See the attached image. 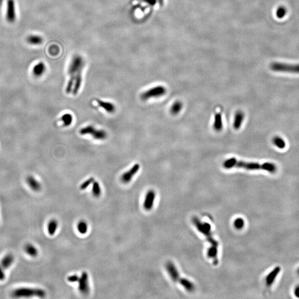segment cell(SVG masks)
Instances as JSON below:
<instances>
[{
  "label": "cell",
  "mask_w": 299,
  "mask_h": 299,
  "mask_svg": "<svg viewBox=\"0 0 299 299\" xmlns=\"http://www.w3.org/2000/svg\"><path fill=\"white\" fill-rule=\"evenodd\" d=\"M165 267L166 271L172 281L181 285L182 281H184V278H181L180 274L175 264L171 261H169L166 263Z\"/></svg>",
  "instance_id": "obj_7"
},
{
  "label": "cell",
  "mask_w": 299,
  "mask_h": 299,
  "mask_svg": "<svg viewBox=\"0 0 299 299\" xmlns=\"http://www.w3.org/2000/svg\"><path fill=\"white\" fill-rule=\"evenodd\" d=\"M281 271V268L280 267H276L267 275L265 278V285L267 287L270 288L272 286L274 283L279 273Z\"/></svg>",
  "instance_id": "obj_12"
},
{
  "label": "cell",
  "mask_w": 299,
  "mask_h": 299,
  "mask_svg": "<svg viewBox=\"0 0 299 299\" xmlns=\"http://www.w3.org/2000/svg\"><path fill=\"white\" fill-rule=\"evenodd\" d=\"M43 41V39L42 37L37 35H31L28 36L27 38V43L33 46L41 45Z\"/></svg>",
  "instance_id": "obj_21"
},
{
  "label": "cell",
  "mask_w": 299,
  "mask_h": 299,
  "mask_svg": "<svg viewBox=\"0 0 299 299\" xmlns=\"http://www.w3.org/2000/svg\"><path fill=\"white\" fill-rule=\"evenodd\" d=\"M92 186V193L93 195L95 197H99L101 194V189L100 184L98 181H94L93 182Z\"/></svg>",
  "instance_id": "obj_27"
},
{
  "label": "cell",
  "mask_w": 299,
  "mask_h": 299,
  "mask_svg": "<svg viewBox=\"0 0 299 299\" xmlns=\"http://www.w3.org/2000/svg\"><path fill=\"white\" fill-rule=\"evenodd\" d=\"M26 182L27 184L33 191L37 192L41 190V184L32 176H28L26 178Z\"/></svg>",
  "instance_id": "obj_16"
},
{
  "label": "cell",
  "mask_w": 299,
  "mask_h": 299,
  "mask_svg": "<svg viewBox=\"0 0 299 299\" xmlns=\"http://www.w3.org/2000/svg\"><path fill=\"white\" fill-rule=\"evenodd\" d=\"M14 261V257L12 254H9L5 256L1 261L0 266L3 268V269L6 270L11 266L13 262Z\"/></svg>",
  "instance_id": "obj_18"
},
{
  "label": "cell",
  "mask_w": 299,
  "mask_h": 299,
  "mask_svg": "<svg viewBox=\"0 0 299 299\" xmlns=\"http://www.w3.org/2000/svg\"><path fill=\"white\" fill-rule=\"evenodd\" d=\"M287 13V9L285 6H279L276 11V16L277 18L282 19L284 18Z\"/></svg>",
  "instance_id": "obj_29"
},
{
  "label": "cell",
  "mask_w": 299,
  "mask_h": 299,
  "mask_svg": "<svg viewBox=\"0 0 299 299\" xmlns=\"http://www.w3.org/2000/svg\"><path fill=\"white\" fill-rule=\"evenodd\" d=\"M96 101L97 102L98 105L103 108L104 110L110 114H113L115 111L116 107L115 105L109 101L101 100L100 99H97Z\"/></svg>",
  "instance_id": "obj_14"
},
{
  "label": "cell",
  "mask_w": 299,
  "mask_h": 299,
  "mask_svg": "<svg viewBox=\"0 0 299 299\" xmlns=\"http://www.w3.org/2000/svg\"><path fill=\"white\" fill-rule=\"evenodd\" d=\"M77 229L80 234H86L88 230V225L87 223L84 221H80L78 223Z\"/></svg>",
  "instance_id": "obj_28"
},
{
  "label": "cell",
  "mask_w": 299,
  "mask_h": 299,
  "mask_svg": "<svg viewBox=\"0 0 299 299\" xmlns=\"http://www.w3.org/2000/svg\"><path fill=\"white\" fill-rule=\"evenodd\" d=\"M225 169L240 168L247 170H264L270 173H275L277 171L275 164L272 162L259 163L258 162H249L237 160L235 158H231L224 161L223 164Z\"/></svg>",
  "instance_id": "obj_2"
},
{
  "label": "cell",
  "mask_w": 299,
  "mask_h": 299,
  "mask_svg": "<svg viewBox=\"0 0 299 299\" xmlns=\"http://www.w3.org/2000/svg\"><path fill=\"white\" fill-rule=\"evenodd\" d=\"M270 69L276 72H286L299 74V64H287L285 63L273 62L270 64Z\"/></svg>",
  "instance_id": "obj_5"
},
{
  "label": "cell",
  "mask_w": 299,
  "mask_h": 299,
  "mask_svg": "<svg viewBox=\"0 0 299 299\" xmlns=\"http://www.w3.org/2000/svg\"><path fill=\"white\" fill-rule=\"evenodd\" d=\"M78 283V289L83 295H88L89 293V275L86 272H83L79 277Z\"/></svg>",
  "instance_id": "obj_8"
},
{
  "label": "cell",
  "mask_w": 299,
  "mask_h": 299,
  "mask_svg": "<svg viewBox=\"0 0 299 299\" xmlns=\"http://www.w3.org/2000/svg\"><path fill=\"white\" fill-rule=\"evenodd\" d=\"M156 196V194L154 190H150L147 192L143 203V206L145 210L149 211L153 208Z\"/></svg>",
  "instance_id": "obj_10"
},
{
  "label": "cell",
  "mask_w": 299,
  "mask_h": 299,
  "mask_svg": "<svg viewBox=\"0 0 299 299\" xmlns=\"http://www.w3.org/2000/svg\"><path fill=\"white\" fill-rule=\"evenodd\" d=\"M272 142L278 148L280 149H284L286 147V142L284 140L282 139L281 137L276 136L273 137Z\"/></svg>",
  "instance_id": "obj_26"
},
{
  "label": "cell",
  "mask_w": 299,
  "mask_h": 299,
  "mask_svg": "<svg viewBox=\"0 0 299 299\" xmlns=\"http://www.w3.org/2000/svg\"><path fill=\"white\" fill-rule=\"evenodd\" d=\"M92 136L94 139L97 140H105L108 137V133L106 131L104 130L103 129H97L95 128L94 130L93 131L92 135Z\"/></svg>",
  "instance_id": "obj_19"
},
{
  "label": "cell",
  "mask_w": 299,
  "mask_h": 299,
  "mask_svg": "<svg viewBox=\"0 0 299 299\" xmlns=\"http://www.w3.org/2000/svg\"><path fill=\"white\" fill-rule=\"evenodd\" d=\"M5 274L4 272V269L0 266V281H2L5 279Z\"/></svg>",
  "instance_id": "obj_34"
},
{
  "label": "cell",
  "mask_w": 299,
  "mask_h": 299,
  "mask_svg": "<svg viewBox=\"0 0 299 299\" xmlns=\"http://www.w3.org/2000/svg\"><path fill=\"white\" fill-rule=\"evenodd\" d=\"M182 108H183L182 103L180 101H176L172 104V106L171 107L170 111L172 115H175L181 111Z\"/></svg>",
  "instance_id": "obj_24"
},
{
  "label": "cell",
  "mask_w": 299,
  "mask_h": 299,
  "mask_svg": "<svg viewBox=\"0 0 299 299\" xmlns=\"http://www.w3.org/2000/svg\"><path fill=\"white\" fill-rule=\"evenodd\" d=\"M6 20L9 23L15 22L16 18V6L14 0H8L6 8Z\"/></svg>",
  "instance_id": "obj_11"
},
{
  "label": "cell",
  "mask_w": 299,
  "mask_h": 299,
  "mask_svg": "<svg viewBox=\"0 0 299 299\" xmlns=\"http://www.w3.org/2000/svg\"><path fill=\"white\" fill-rule=\"evenodd\" d=\"M95 129V127L93 125H88L86 127L82 128L79 130V133L81 135H91Z\"/></svg>",
  "instance_id": "obj_30"
},
{
  "label": "cell",
  "mask_w": 299,
  "mask_h": 299,
  "mask_svg": "<svg viewBox=\"0 0 299 299\" xmlns=\"http://www.w3.org/2000/svg\"><path fill=\"white\" fill-rule=\"evenodd\" d=\"M208 258L212 261L214 265H217L218 264V247L210 246L207 251Z\"/></svg>",
  "instance_id": "obj_13"
},
{
  "label": "cell",
  "mask_w": 299,
  "mask_h": 299,
  "mask_svg": "<svg viewBox=\"0 0 299 299\" xmlns=\"http://www.w3.org/2000/svg\"><path fill=\"white\" fill-rule=\"evenodd\" d=\"M79 279V276L74 274V275L69 276L67 278V280L70 283H75L78 281Z\"/></svg>",
  "instance_id": "obj_33"
},
{
  "label": "cell",
  "mask_w": 299,
  "mask_h": 299,
  "mask_svg": "<svg viewBox=\"0 0 299 299\" xmlns=\"http://www.w3.org/2000/svg\"><path fill=\"white\" fill-rule=\"evenodd\" d=\"M244 114L241 110L237 111L235 113L233 122V127L235 130L240 129L243 123V120L244 119Z\"/></svg>",
  "instance_id": "obj_17"
},
{
  "label": "cell",
  "mask_w": 299,
  "mask_h": 299,
  "mask_svg": "<svg viewBox=\"0 0 299 299\" xmlns=\"http://www.w3.org/2000/svg\"><path fill=\"white\" fill-rule=\"evenodd\" d=\"M192 222L197 230L206 238L210 246L218 247V242L213 237L212 227L209 223L203 222L197 217H193Z\"/></svg>",
  "instance_id": "obj_3"
},
{
  "label": "cell",
  "mask_w": 299,
  "mask_h": 299,
  "mask_svg": "<svg viewBox=\"0 0 299 299\" xmlns=\"http://www.w3.org/2000/svg\"><path fill=\"white\" fill-rule=\"evenodd\" d=\"M45 290L39 288L32 287H20L16 289L13 292L12 295L16 297H30L37 296L39 297H45L46 296Z\"/></svg>",
  "instance_id": "obj_4"
},
{
  "label": "cell",
  "mask_w": 299,
  "mask_h": 299,
  "mask_svg": "<svg viewBox=\"0 0 299 299\" xmlns=\"http://www.w3.org/2000/svg\"><path fill=\"white\" fill-rule=\"evenodd\" d=\"M24 250L27 254L32 257H36L38 254V250L31 244H27L24 247Z\"/></svg>",
  "instance_id": "obj_23"
},
{
  "label": "cell",
  "mask_w": 299,
  "mask_h": 299,
  "mask_svg": "<svg viewBox=\"0 0 299 299\" xmlns=\"http://www.w3.org/2000/svg\"><path fill=\"white\" fill-rule=\"evenodd\" d=\"M85 66L83 57L76 54L72 57L68 67L69 80L67 84L65 92L69 94L73 92V95H77L82 83V73Z\"/></svg>",
  "instance_id": "obj_1"
},
{
  "label": "cell",
  "mask_w": 299,
  "mask_h": 299,
  "mask_svg": "<svg viewBox=\"0 0 299 299\" xmlns=\"http://www.w3.org/2000/svg\"><path fill=\"white\" fill-rule=\"evenodd\" d=\"M223 126L222 114L220 113H216L214 116L213 129L217 132H219L222 130Z\"/></svg>",
  "instance_id": "obj_20"
},
{
  "label": "cell",
  "mask_w": 299,
  "mask_h": 299,
  "mask_svg": "<svg viewBox=\"0 0 299 299\" xmlns=\"http://www.w3.org/2000/svg\"><path fill=\"white\" fill-rule=\"evenodd\" d=\"M146 2L148 3L150 5L153 6L156 3V0H146Z\"/></svg>",
  "instance_id": "obj_35"
},
{
  "label": "cell",
  "mask_w": 299,
  "mask_h": 299,
  "mask_svg": "<svg viewBox=\"0 0 299 299\" xmlns=\"http://www.w3.org/2000/svg\"><path fill=\"white\" fill-rule=\"evenodd\" d=\"M233 225L235 229H237L238 230H241L244 227L245 225L244 220L242 218H239V217L237 218L234 219Z\"/></svg>",
  "instance_id": "obj_31"
},
{
  "label": "cell",
  "mask_w": 299,
  "mask_h": 299,
  "mask_svg": "<svg viewBox=\"0 0 299 299\" xmlns=\"http://www.w3.org/2000/svg\"><path fill=\"white\" fill-rule=\"evenodd\" d=\"M58 227V223L55 219H52L48 222L47 225V231L48 234L50 235H53L56 233Z\"/></svg>",
  "instance_id": "obj_22"
},
{
  "label": "cell",
  "mask_w": 299,
  "mask_h": 299,
  "mask_svg": "<svg viewBox=\"0 0 299 299\" xmlns=\"http://www.w3.org/2000/svg\"><path fill=\"white\" fill-rule=\"evenodd\" d=\"M140 166L139 163H135L126 172H124L121 176V181L125 184L130 183L133 178L139 171Z\"/></svg>",
  "instance_id": "obj_9"
},
{
  "label": "cell",
  "mask_w": 299,
  "mask_h": 299,
  "mask_svg": "<svg viewBox=\"0 0 299 299\" xmlns=\"http://www.w3.org/2000/svg\"><path fill=\"white\" fill-rule=\"evenodd\" d=\"M61 120L63 122V125L65 127H68L72 124L73 121V117L71 114L66 113L63 115L61 117Z\"/></svg>",
  "instance_id": "obj_25"
},
{
  "label": "cell",
  "mask_w": 299,
  "mask_h": 299,
  "mask_svg": "<svg viewBox=\"0 0 299 299\" xmlns=\"http://www.w3.org/2000/svg\"><path fill=\"white\" fill-rule=\"evenodd\" d=\"M46 71V65L45 63L42 62L36 63L33 66L32 69V73L36 77H41L45 74Z\"/></svg>",
  "instance_id": "obj_15"
},
{
  "label": "cell",
  "mask_w": 299,
  "mask_h": 299,
  "mask_svg": "<svg viewBox=\"0 0 299 299\" xmlns=\"http://www.w3.org/2000/svg\"><path fill=\"white\" fill-rule=\"evenodd\" d=\"M94 181H95L94 178H89L88 180H86V181H84V182L81 184V185L80 186V190H86L91 184H93V182Z\"/></svg>",
  "instance_id": "obj_32"
},
{
  "label": "cell",
  "mask_w": 299,
  "mask_h": 299,
  "mask_svg": "<svg viewBox=\"0 0 299 299\" xmlns=\"http://www.w3.org/2000/svg\"><path fill=\"white\" fill-rule=\"evenodd\" d=\"M294 294L297 297L299 298V286H297L294 290Z\"/></svg>",
  "instance_id": "obj_36"
},
{
  "label": "cell",
  "mask_w": 299,
  "mask_h": 299,
  "mask_svg": "<svg viewBox=\"0 0 299 299\" xmlns=\"http://www.w3.org/2000/svg\"><path fill=\"white\" fill-rule=\"evenodd\" d=\"M167 89L162 86H157L146 90L140 95L141 99L143 101L148 100L152 98H160L165 95Z\"/></svg>",
  "instance_id": "obj_6"
}]
</instances>
